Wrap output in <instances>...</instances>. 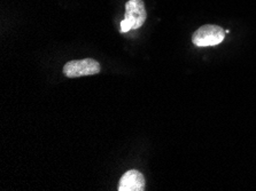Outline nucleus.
I'll use <instances>...</instances> for the list:
<instances>
[{"mask_svg":"<svg viewBox=\"0 0 256 191\" xmlns=\"http://www.w3.org/2000/svg\"><path fill=\"white\" fill-rule=\"evenodd\" d=\"M147 17L145 3L142 0H129L126 3V17L121 22V32L139 29Z\"/></svg>","mask_w":256,"mask_h":191,"instance_id":"f257e3e1","label":"nucleus"},{"mask_svg":"<svg viewBox=\"0 0 256 191\" xmlns=\"http://www.w3.org/2000/svg\"><path fill=\"white\" fill-rule=\"evenodd\" d=\"M226 31L220 26L214 24H206L200 26L192 36V42L198 47H207L220 44L226 38Z\"/></svg>","mask_w":256,"mask_h":191,"instance_id":"f03ea898","label":"nucleus"},{"mask_svg":"<svg viewBox=\"0 0 256 191\" xmlns=\"http://www.w3.org/2000/svg\"><path fill=\"white\" fill-rule=\"evenodd\" d=\"M100 72V64L93 58L69 61L64 64V73L68 78H77L84 76H92Z\"/></svg>","mask_w":256,"mask_h":191,"instance_id":"7ed1b4c3","label":"nucleus"},{"mask_svg":"<svg viewBox=\"0 0 256 191\" xmlns=\"http://www.w3.org/2000/svg\"><path fill=\"white\" fill-rule=\"evenodd\" d=\"M145 178L136 170L126 171L120 180L118 191H144L145 190Z\"/></svg>","mask_w":256,"mask_h":191,"instance_id":"20e7f679","label":"nucleus"}]
</instances>
